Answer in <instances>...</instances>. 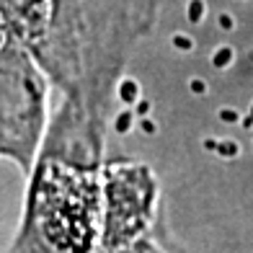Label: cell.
I'll list each match as a JSON object with an SVG mask.
<instances>
[{
	"label": "cell",
	"mask_w": 253,
	"mask_h": 253,
	"mask_svg": "<svg viewBox=\"0 0 253 253\" xmlns=\"http://www.w3.org/2000/svg\"><path fill=\"white\" fill-rule=\"evenodd\" d=\"M42 132V85L26 57L0 49V158L31 166Z\"/></svg>",
	"instance_id": "cell-1"
},
{
	"label": "cell",
	"mask_w": 253,
	"mask_h": 253,
	"mask_svg": "<svg viewBox=\"0 0 253 253\" xmlns=\"http://www.w3.org/2000/svg\"><path fill=\"white\" fill-rule=\"evenodd\" d=\"M202 16H204V3L202 0H189V18L194 24H199Z\"/></svg>",
	"instance_id": "cell-2"
},
{
	"label": "cell",
	"mask_w": 253,
	"mask_h": 253,
	"mask_svg": "<svg viewBox=\"0 0 253 253\" xmlns=\"http://www.w3.org/2000/svg\"><path fill=\"white\" fill-rule=\"evenodd\" d=\"M230 57H233V52H230V49H220V52L214 54V65H217V67H225Z\"/></svg>",
	"instance_id": "cell-3"
},
{
	"label": "cell",
	"mask_w": 253,
	"mask_h": 253,
	"mask_svg": "<svg viewBox=\"0 0 253 253\" xmlns=\"http://www.w3.org/2000/svg\"><path fill=\"white\" fill-rule=\"evenodd\" d=\"M173 44H176L178 49H191V47H194V44H191L186 37H173Z\"/></svg>",
	"instance_id": "cell-4"
},
{
	"label": "cell",
	"mask_w": 253,
	"mask_h": 253,
	"mask_svg": "<svg viewBox=\"0 0 253 253\" xmlns=\"http://www.w3.org/2000/svg\"><path fill=\"white\" fill-rule=\"evenodd\" d=\"M220 24H222V29H233V26H235V24H233V18H230L227 13L220 16Z\"/></svg>",
	"instance_id": "cell-5"
},
{
	"label": "cell",
	"mask_w": 253,
	"mask_h": 253,
	"mask_svg": "<svg viewBox=\"0 0 253 253\" xmlns=\"http://www.w3.org/2000/svg\"><path fill=\"white\" fill-rule=\"evenodd\" d=\"M191 90H197V93H204V83H202V80H191Z\"/></svg>",
	"instance_id": "cell-6"
}]
</instances>
